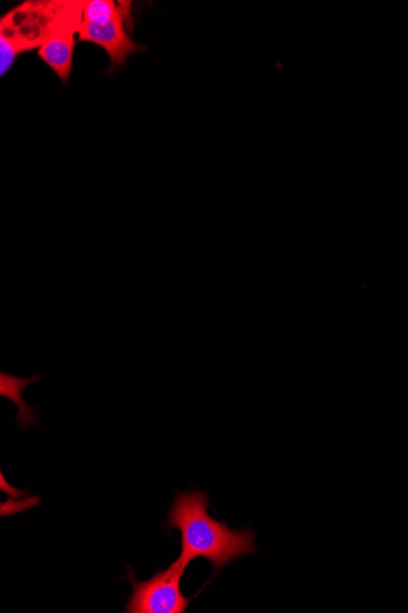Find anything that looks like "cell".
I'll list each match as a JSON object with an SVG mask.
<instances>
[{"label": "cell", "mask_w": 408, "mask_h": 613, "mask_svg": "<svg viewBox=\"0 0 408 613\" xmlns=\"http://www.w3.org/2000/svg\"><path fill=\"white\" fill-rule=\"evenodd\" d=\"M0 491L12 498H21L25 496V491L18 490V488L7 482L2 471H0Z\"/></svg>", "instance_id": "obj_8"}, {"label": "cell", "mask_w": 408, "mask_h": 613, "mask_svg": "<svg viewBox=\"0 0 408 613\" xmlns=\"http://www.w3.org/2000/svg\"><path fill=\"white\" fill-rule=\"evenodd\" d=\"M129 27L133 28L132 2H120L118 13L107 22H81L78 43H89L106 50L110 59L108 72H114L131 56L149 49L131 38Z\"/></svg>", "instance_id": "obj_4"}, {"label": "cell", "mask_w": 408, "mask_h": 613, "mask_svg": "<svg viewBox=\"0 0 408 613\" xmlns=\"http://www.w3.org/2000/svg\"><path fill=\"white\" fill-rule=\"evenodd\" d=\"M119 7L120 2H114V0H90V2L83 3L82 22H107L118 13Z\"/></svg>", "instance_id": "obj_7"}, {"label": "cell", "mask_w": 408, "mask_h": 613, "mask_svg": "<svg viewBox=\"0 0 408 613\" xmlns=\"http://www.w3.org/2000/svg\"><path fill=\"white\" fill-rule=\"evenodd\" d=\"M82 7L81 0H28L0 16V78L20 56L38 50Z\"/></svg>", "instance_id": "obj_2"}, {"label": "cell", "mask_w": 408, "mask_h": 613, "mask_svg": "<svg viewBox=\"0 0 408 613\" xmlns=\"http://www.w3.org/2000/svg\"><path fill=\"white\" fill-rule=\"evenodd\" d=\"M187 566L179 558L148 580H139L129 571L132 592L125 612L128 613H184L190 605L180 583Z\"/></svg>", "instance_id": "obj_3"}, {"label": "cell", "mask_w": 408, "mask_h": 613, "mask_svg": "<svg viewBox=\"0 0 408 613\" xmlns=\"http://www.w3.org/2000/svg\"><path fill=\"white\" fill-rule=\"evenodd\" d=\"M209 497L205 491L179 493L167 514V530H179L182 555L188 566L206 558L214 576L233 560L256 554L255 533L249 528L233 530L208 514Z\"/></svg>", "instance_id": "obj_1"}, {"label": "cell", "mask_w": 408, "mask_h": 613, "mask_svg": "<svg viewBox=\"0 0 408 613\" xmlns=\"http://www.w3.org/2000/svg\"><path fill=\"white\" fill-rule=\"evenodd\" d=\"M37 380L38 377L23 379L0 372V397L12 401L16 405L20 425L27 426L36 423L35 414L25 403L23 394L30 384Z\"/></svg>", "instance_id": "obj_6"}, {"label": "cell", "mask_w": 408, "mask_h": 613, "mask_svg": "<svg viewBox=\"0 0 408 613\" xmlns=\"http://www.w3.org/2000/svg\"><path fill=\"white\" fill-rule=\"evenodd\" d=\"M82 10L72 14L44 45L38 48V57L56 72L62 84L69 82L74 65L78 31L82 22Z\"/></svg>", "instance_id": "obj_5"}]
</instances>
